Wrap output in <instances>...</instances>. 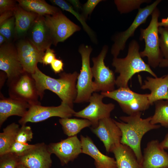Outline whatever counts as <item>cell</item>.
Returning <instances> with one entry per match:
<instances>
[{
    "instance_id": "1",
    "label": "cell",
    "mask_w": 168,
    "mask_h": 168,
    "mask_svg": "<svg viewBox=\"0 0 168 168\" xmlns=\"http://www.w3.org/2000/svg\"><path fill=\"white\" fill-rule=\"evenodd\" d=\"M79 73L65 72L59 74V78H52L42 72L37 67L32 75L35 80L40 98L42 99L44 91L49 90L56 94L61 102L73 108V104L77 94L76 81Z\"/></svg>"
},
{
    "instance_id": "2",
    "label": "cell",
    "mask_w": 168,
    "mask_h": 168,
    "mask_svg": "<svg viewBox=\"0 0 168 168\" xmlns=\"http://www.w3.org/2000/svg\"><path fill=\"white\" fill-rule=\"evenodd\" d=\"M142 113L119 117L121 121L114 122L122 132L121 143L129 147L133 151L141 165L142 153L141 142L143 136L150 131L159 128L161 126L151 123V116L141 117Z\"/></svg>"
},
{
    "instance_id": "3",
    "label": "cell",
    "mask_w": 168,
    "mask_h": 168,
    "mask_svg": "<svg viewBox=\"0 0 168 168\" xmlns=\"http://www.w3.org/2000/svg\"><path fill=\"white\" fill-rule=\"evenodd\" d=\"M139 49L138 42L133 40L129 44L126 57H114L112 65L115 68V72L119 73L115 81V85L119 88L128 87L129 81L135 74L141 72H147L154 77H157L150 66L142 59Z\"/></svg>"
},
{
    "instance_id": "4",
    "label": "cell",
    "mask_w": 168,
    "mask_h": 168,
    "mask_svg": "<svg viewBox=\"0 0 168 168\" xmlns=\"http://www.w3.org/2000/svg\"><path fill=\"white\" fill-rule=\"evenodd\" d=\"M149 25L145 29L141 28L140 40H144L145 48L140 52L141 57H147L148 64L153 68L158 66L164 58L160 48L158 19L160 12L156 7L152 14Z\"/></svg>"
},
{
    "instance_id": "5",
    "label": "cell",
    "mask_w": 168,
    "mask_h": 168,
    "mask_svg": "<svg viewBox=\"0 0 168 168\" xmlns=\"http://www.w3.org/2000/svg\"><path fill=\"white\" fill-rule=\"evenodd\" d=\"M105 97L116 101L123 111L128 115L142 113L151 105L148 99L149 94L136 93L128 87H119L108 92H101Z\"/></svg>"
},
{
    "instance_id": "6",
    "label": "cell",
    "mask_w": 168,
    "mask_h": 168,
    "mask_svg": "<svg viewBox=\"0 0 168 168\" xmlns=\"http://www.w3.org/2000/svg\"><path fill=\"white\" fill-rule=\"evenodd\" d=\"M92 49L90 46L82 44L78 52L82 58V67L76 84L77 94L74 103L88 102L93 92H95L93 76L90 65V55Z\"/></svg>"
},
{
    "instance_id": "7",
    "label": "cell",
    "mask_w": 168,
    "mask_h": 168,
    "mask_svg": "<svg viewBox=\"0 0 168 168\" xmlns=\"http://www.w3.org/2000/svg\"><path fill=\"white\" fill-rule=\"evenodd\" d=\"M7 83L10 97L30 105H41L36 83L31 74L24 71Z\"/></svg>"
},
{
    "instance_id": "8",
    "label": "cell",
    "mask_w": 168,
    "mask_h": 168,
    "mask_svg": "<svg viewBox=\"0 0 168 168\" xmlns=\"http://www.w3.org/2000/svg\"><path fill=\"white\" fill-rule=\"evenodd\" d=\"M108 50V47L103 46L99 55L92 59L93 66L91 70L95 80V92H110L114 90L115 77L113 72L104 63V59Z\"/></svg>"
},
{
    "instance_id": "9",
    "label": "cell",
    "mask_w": 168,
    "mask_h": 168,
    "mask_svg": "<svg viewBox=\"0 0 168 168\" xmlns=\"http://www.w3.org/2000/svg\"><path fill=\"white\" fill-rule=\"evenodd\" d=\"M75 112L72 107L62 102L57 106H44L41 105H30L26 114L21 118L18 123L23 125L28 122H41L53 117L70 118L74 115Z\"/></svg>"
},
{
    "instance_id": "10",
    "label": "cell",
    "mask_w": 168,
    "mask_h": 168,
    "mask_svg": "<svg viewBox=\"0 0 168 168\" xmlns=\"http://www.w3.org/2000/svg\"><path fill=\"white\" fill-rule=\"evenodd\" d=\"M53 44L55 46L64 41L81 28L68 18L60 11L54 15L44 16Z\"/></svg>"
},
{
    "instance_id": "11",
    "label": "cell",
    "mask_w": 168,
    "mask_h": 168,
    "mask_svg": "<svg viewBox=\"0 0 168 168\" xmlns=\"http://www.w3.org/2000/svg\"><path fill=\"white\" fill-rule=\"evenodd\" d=\"M161 0H157L152 4L138 9V12L132 23L125 30L116 35L114 39L111 53L114 57H117L120 52L125 48L126 42L130 37L133 36L137 28L141 25L145 23L148 17L152 14Z\"/></svg>"
},
{
    "instance_id": "12",
    "label": "cell",
    "mask_w": 168,
    "mask_h": 168,
    "mask_svg": "<svg viewBox=\"0 0 168 168\" xmlns=\"http://www.w3.org/2000/svg\"><path fill=\"white\" fill-rule=\"evenodd\" d=\"M104 97L101 94L93 93L89 99V104L82 110L75 112L73 116L88 120L92 123L91 127H96L100 120L110 117L115 108L112 103H104L102 101Z\"/></svg>"
},
{
    "instance_id": "13",
    "label": "cell",
    "mask_w": 168,
    "mask_h": 168,
    "mask_svg": "<svg viewBox=\"0 0 168 168\" xmlns=\"http://www.w3.org/2000/svg\"><path fill=\"white\" fill-rule=\"evenodd\" d=\"M91 129L102 142L108 153L111 152L113 149L121 143V130L114 120L110 117L101 119L96 127Z\"/></svg>"
},
{
    "instance_id": "14",
    "label": "cell",
    "mask_w": 168,
    "mask_h": 168,
    "mask_svg": "<svg viewBox=\"0 0 168 168\" xmlns=\"http://www.w3.org/2000/svg\"><path fill=\"white\" fill-rule=\"evenodd\" d=\"M48 147L50 153L54 154L58 158L62 166L73 161L82 153L81 142L77 135L68 137L58 142L50 143Z\"/></svg>"
},
{
    "instance_id": "15",
    "label": "cell",
    "mask_w": 168,
    "mask_h": 168,
    "mask_svg": "<svg viewBox=\"0 0 168 168\" xmlns=\"http://www.w3.org/2000/svg\"><path fill=\"white\" fill-rule=\"evenodd\" d=\"M0 69L7 74V82L24 71L16 48L12 44L5 43L0 46Z\"/></svg>"
},
{
    "instance_id": "16",
    "label": "cell",
    "mask_w": 168,
    "mask_h": 168,
    "mask_svg": "<svg viewBox=\"0 0 168 168\" xmlns=\"http://www.w3.org/2000/svg\"><path fill=\"white\" fill-rule=\"evenodd\" d=\"M51 154L44 143L35 144L33 147L19 156V164L28 168H50Z\"/></svg>"
},
{
    "instance_id": "17",
    "label": "cell",
    "mask_w": 168,
    "mask_h": 168,
    "mask_svg": "<svg viewBox=\"0 0 168 168\" xmlns=\"http://www.w3.org/2000/svg\"><path fill=\"white\" fill-rule=\"evenodd\" d=\"M16 48L24 70L31 74L34 73L38 63H42L44 52L39 50L29 40H20Z\"/></svg>"
},
{
    "instance_id": "18",
    "label": "cell",
    "mask_w": 168,
    "mask_h": 168,
    "mask_svg": "<svg viewBox=\"0 0 168 168\" xmlns=\"http://www.w3.org/2000/svg\"><path fill=\"white\" fill-rule=\"evenodd\" d=\"M141 168H168V153L157 140L149 142L144 149Z\"/></svg>"
},
{
    "instance_id": "19",
    "label": "cell",
    "mask_w": 168,
    "mask_h": 168,
    "mask_svg": "<svg viewBox=\"0 0 168 168\" xmlns=\"http://www.w3.org/2000/svg\"><path fill=\"white\" fill-rule=\"evenodd\" d=\"M29 30V40L39 50L44 52L53 44L44 16L39 15Z\"/></svg>"
},
{
    "instance_id": "20",
    "label": "cell",
    "mask_w": 168,
    "mask_h": 168,
    "mask_svg": "<svg viewBox=\"0 0 168 168\" xmlns=\"http://www.w3.org/2000/svg\"><path fill=\"white\" fill-rule=\"evenodd\" d=\"M80 141L82 153L94 159L96 168H117L115 159L102 153L89 137L81 135Z\"/></svg>"
},
{
    "instance_id": "21",
    "label": "cell",
    "mask_w": 168,
    "mask_h": 168,
    "mask_svg": "<svg viewBox=\"0 0 168 168\" xmlns=\"http://www.w3.org/2000/svg\"><path fill=\"white\" fill-rule=\"evenodd\" d=\"M141 88L151 91L148 96L151 105L158 100H168V73L160 77H147Z\"/></svg>"
},
{
    "instance_id": "22",
    "label": "cell",
    "mask_w": 168,
    "mask_h": 168,
    "mask_svg": "<svg viewBox=\"0 0 168 168\" xmlns=\"http://www.w3.org/2000/svg\"><path fill=\"white\" fill-rule=\"evenodd\" d=\"M0 100V127L9 117L25 116L30 106L27 102L20 100L1 96Z\"/></svg>"
},
{
    "instance_id": "23",
    "label": "cell",
    "mask_w": 168,
    "mask_h": 168,
    "mask_svg": "<svg viewBox=\"0 0 168 168\" xmlns=\"http://www.w3.org/2000/svg\"><path fill=\"white\" fill-rule=\"evenodd\" d=\"M117 168H141L133 150L128 146L120 143L112 150Z\"/></svg>"
},
{
    "instance_id": "24",
    "label": "cell",
    "mask_w": 168,
    "mask_h": 168,
    "mask_svg": "<svg viewBox=\"0 0 168 168\" xmlns=\"http://www.w3.org/2000/svg\"><path fill=\"white\" fill-rule=\"evenodd\" d=\"M14 14L15 22V32L18 37L23 35L28 31L39 15L25 10L18 4L14 11Z\"/></svg>"
},
{
    "instance_id": "25",
    "label": "cell",
    "mask_w": 168,
    "mask_h": 168,
    "mask_svg": "<svg viewBox=\"0 0 168 168\" xmlns=\"http://www.w3.org/2000/svg\"><path fill=\"white\" fill-rule=\"evenodd\" d=\"M18 5L25 10L40 16L54 15L60 10L43 0H17Z\"/></svg>"
},
{
    "instance_id": "26",
    "label": "cell",
    "mask_w": 168,
    "mask_h": 168,
    "mask_svg": "<svg viewBox=\"0 0 168 168\" xmlns=\"http://www.w3.org/2000/svg\"><path fill=\"white\" fill-rule=\"evenodd\" d=\"M59 122L64 133L68 137L76 135L83 129L92 126L89 120L84 119L61 118Z\"/></svg>"
},
{
    "instance_id": "27",
    "label": "cell",
    "mask_w": 168,
    "mask_h": 168,
    "mask_svg": "<svg viewBox=\"0 0 168 168\" xmlns=\"http://www.w3.org/2000/svg\"><path fill=\"white\" fill-rule=\"evenodd\" d=\"M19 128V125L13 122L3 128L0 133V156L6 153L16 142Z\"/></svg>"
},
{
    "instance_id": "28",
    "label": "cell",
    "mask_w": 168,
    "mask_h": 168,
    "mask_svg": "<svg viewBox=\"0 0 168 168\" xmlns=\"http://www.w3.org/2000/svg\"><path fill=\"white\" fill-rule=\"evenodd\" d=\"M155 111L151 116V123L153 124H159L161 126L168 128V100H161L154 103Z\"/></svg>"
},
{
    "instance_id": "29",
    "label": "cell",
    "mask_w": 168,
    "mask_h": 168,
    "mask_svg": "<svg viewBox=\"0 0 168 168\" xmlns=\"http://www.w3.org/2000/svg\"><path fill=\"white\" fill-rule=\"evenodd\" d=\"M50 2L53 4L58 6L63 10L68 12L74 15L81 23L85 31L88 34L91 40L96 43V36L93 31L86 22V19L78 11H76L66 1L63 0H51Z\"/></svg>"
},
{
    "instance_id": "30",
    "label": "cell",
    "mask_w": 168,
    "mask_h": 168,
    "mask_svg": "<svg viewBox=\"0 0 168 168\" xmlns=\"http://www.w3.org/2000/svg\"><path fill=\"white\" fill-rule=\"evenodd\" d=\"M149 0H115L114 1L117 10L121 14L127 13L140 8L144 3H149Z\"/></svg>"
},
{
    "instance_id": "31",
    "label": "cell",
    "mask_w": 168,
    "mask_h": 168,
    "mask_svg": "<svg viewBox=\"0 0 168 168\" xmlns=\"http://www.w3.org/2000/svg\"><path fill=\"white\" fill-rule=\"evenodd\" d=\"M19 164V156L7 153L0 156V168H16Z\"/></svg>"
},
{
    "instance_id": "32",
    "label": "cell",
    "mask_w": 168,
    "mask_h": 168,
    "mask_svg": "<svg viewBox=\"0 0 168 168\" xmlns=\"http://www.w3.org/2000/svg\"><path fill=\"white\" fill-rule=\"evenodd\" d=\"M15 26L14 16L0 25V34L5 37L7 41L10 40L15 31Z\"/></svg>"
},
{
    "instance_id": "33",
    "label": "cell",
    "mask_w": 168,
    "mask_h": 168,
    "mask_svg": "<svg viewBox=\"0 0 168 168\" xmlns=\"http://www.w3.org/2000/svg\"><path fill=\"white\" fill-rule=\"evenodd\" d=\"M159 45L164 59H168V28L159 27Z\"/></svg>"
},
{
    "instance_id": "34",
    "label": "cell",
    "mask_w": 168,
    "mask_h": 168,
    "mask_svg": "<svg viewBox=\"0 0 168 168\" xmlns=\"http://www.w3.org/2000/svg\"><path fill=\"white\" fill-rule=\"evenodd\" d=\"M33 138V133L30 126L21 125L18 132L16 141L23 143L30 142Z\"/></svg>"
},
{
    "instance_id": "35",
    "label": "cell",
    "mask_w": 168,
    "mask_h": 168,
    "mask_svg": "<svg viewBox=\"0 0 168 168\" xmlns=\"http://www.w3.org/2000/svg\"><path fill=\"white\" fill-rule=\"evenodd\" d=\"M35 144L23 143L16 141L7 151V153H14L18 156L22 155L26 151L33 147Z\"/></svg>"
},
{
    "instance_id": "36",
    "label": "cell",
    "mask_w": 168,
    "mask_h": 168,
    "mask_svg": "<svg viewBox=\"0 0 168 168\" xmlns=\"http://www.w3.org/2000/svg\"><path fill=\"white\" fill-rule=\"evenodd\" d=\"M102 0H88L82 7L81 15L86 20L88 16L90 15L93 10Z\"/></svg>"
},
{
    "instance_id": "37",
    "label": "cell",
    "mask_w": 168,
    "mask_h": 168,
    "mask_svg": "<svg viewBox=\"0 0 168 168\" xmlns=\"http://www.w3.org/2000/svg\"><path fill=\"white\" fill-rule=\"evenodd\" d=\"M16 2L13 0H0V14L7 11H14L18 4Z\"/></svg>"
},
{
    "instance_id": "38",
    "label": "cell",
    "mask_w": 168,
    "mask_h": 168,
    "mask_svg": "<svg viewBox=\"0 0 168 168\" xmlns=\"http://www.w3.org/2000/svg\"><path fill=\"white\" fill-rule=\"evenodd\" d=\"M56 55L53 49L49 48L46 49L42 59L44 65L50 64L54 60L56 59Z\"/></svg>"
},
{
    "instance_id": "39",
    "label": "cell",
    "mask_w": 168,
    "mask_h": 168,
    "mask_svg": "<svg viewBox=\"0 0 168 168\" xmlns=\"http://www.w3.org/2000/svg\"><path fill=\"white\" fill-rule=\"evenodd\" d=\"M50 66L55 73H60L63 71V63L61 59L56 58L52 62Z\"/></svg>"
},
{
    "instance_id": "40",
    "label": "cell",
    "mask_w": 168,
    "mask_h": 168,
    "mask_svg": "<svg viewBox=\"0 0 168 168\" xmlns=\"http://www.w3.org/2000/svg\"><path fill=\"white\" fill-rule=\"evenodd\" d=\"M0 14V25L14 16V11H6Z\"/></svg>"
},
{
    "instance_id": "41",
    "label": "cell",
    "mask_w": 168,
    "mask_h": 168,
    "mask_svg": "<svg viewBox=\"0 0 168 168\" xmlns=\"http://www.w3.org/2000/svg\"><path fill=\"white\" fill-rule=\"evenodd\" d=\"M161 147L165 149H168V133L165 136L163 140L160 142Z\"/></svg>"
},
{
    "instance_id": "42",
    "label": "cell",
    "mask_w": 168,
    "mask_h": 168,
    "mask_svg": "<svg viewBox=\"0 0 168 168\" xmlns=\"http://www.w3.org/2000/svg\"><path fill=\"white\" fill-rule=\"evenodd\" d=\"M68 1L73 5L77 10H82V7L81 6V4L79 1L70 0H68Z\"/></svg>"
},
{
    "instance_id": "43",
    "label": "cell",
    "mask_w": 168,
    "mask_h": 168,
    "mask_svg": "<svg viewBox=\"0 0 168 168\" xmlns=\"http://www.w3.org/2000/svg\"><path fill=\"white\" fill-rule=\"evenodd\" d=\"M6 77L7 78L6 73L3 71L0 72V89L3 86V84L5 82Z\"/></svg>"
},
{
    "instance_id": "44",
    "label": "cell",
    "mask_w": 168,
    "mask_h": 168,
    "mask_svg": "<svg viewBox=\"0 0 168 168\" xmlns=\"http://www.w3.org/2000/svg\"><path fill=\"white\" fill-rule=\"evenodd\" d=\"M159 27L168 28V17L166 18H163L158 22Z\"/></svg>"
},
{
    "instance_id": "45",
    "label": "cell",
    "mask_w": 168,
    "mask_h": 168,
    "mask_svg": "<svg viewBox=\"0 0 168 168\" xmlns=\"http://www.w3.org/2000/svg\"><path fill=\"white\" fill-rule=\"evenodd\" d=\"M159 66L160 68H168V59L163 58L160 62Z\"/></svg>"
},
{
    "instance_id": "46",
    "label": "cell",
    "mask_w": 168,
    "mask_h": 168,
    "mask_svg": "<svg viewBox=\"0 0 168 168\" xmlns=\"http://www.w3.org/2000/svg\"><path fill=\"white\" fill-rule=\"evenodd\" d=\"M7 41L6 38L2 35L0 34V45H2Z\"/></svg>"
},
{
    "instance_id": "47",
    "label": "cell",
    "mask_w": 168,
    "mask_h": 168,
    "mask_svg": "<svg viewBox=\"0 0 168 168\" xmlns=\"http://www.w3.org/2000/svg\"><path fill=\"white\" fill-rule=\"evenodd\" d=\"M16 168H28L24 166H23V165L19 164L17 166Z\"/></svg>"
}]
</instances>
